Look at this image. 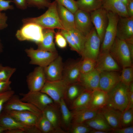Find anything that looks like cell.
I'll use <instances>...</instances> for the list:
<instances>
[{
	"label": "cell",
	"mask_w": 133,
	"mask_h": 133,
	"mask_svg": "<svg viewBox=\"0 0 133 133\" xmlns=\"http://www.w3.org/2000/svg\"><path fill=\"white\" fill-rule=\"evenodd\" d=\"M57 4V2L55 0L51 2L48 10L44 14L38 17L23 19L22 20L23 24L33 23L43 29H65L58 15Z\"/></svg>",
	"instance_id": "6da1fadb"
},
{
	"label": "cell",
	"mask_w": 133,
	"mask_h": 133,
	"mask_svg": "<svg viewBox=\"0 0 133 133\" xmlns=\"http://www.w3.org/2000/svg\"><path fill=\"white\" fill-rule=\"evenodd\" d=\"M108 94L107 106L123 112L129 103V86L120 82Z\"/></svg>",
	"instance_id": "7a4b0ae2"
},
{
	"label": "cell",
	"mask_w": 133,
	"mask_h": 133,
	"mask_svg": "<svg viewBox=\"0 0 133 133\" xmlns=\"http://www.w3.org/2000/svg\"><path fill=\"white\" fill-rule=\"evenodd\" d=\"M119 66L122 68L133 66L132 57L127 43L116 37L109 50Z\"/></svg>",
	"instance_id": "3957f363"
},
{
	"label": "cell",
	"mask_w": 133,
	"mask_h": 133,
	"mask_svg": "<svg viewBox=\"0 0 133 133\" xmlns=\"http://www.w3.org/2000/svg\"><path fill=\"white\" fill-rule=\"evenodd\" d=\"M43 29L36 23H27L17 31L16 36L19 41H31L37 44L43 39Z\"/></svg>",
	"instance_id": "277c9868"
},
{
	"label": "cell",
	"mask_w": 133,
	"mask_h": 133,
	"mask_svg": "<svg viewBox=\"0 0 133 133\" xmlns=\"http://www.w3.org/2000/svg\"><path fill=\"white\" fill-rule=\"evenodd\" d=\"M68 85L62 79L54 81L46 80L40 91L50 97L56 104L65 97Z\"/></svg>",
	"instance_id": "5b68a950"
},
{
	"label": "cell",
	"mask_w": 133,
	"mask_h": 133,
	"mask_svg": "<svg viewBox=\"0 0 133 133\" xmlns=\"http://www.w3.org/2000/svg\"><path fill=\"white\" fill-rule=\"evenodd\" d=\"M107 12L108 23L100 52L109 51L116 37L117 26L119 17L111 12Z\"/></svg>",
	"instance_id": "8992f818"
},
{
	"label": "cell",
	"mask_w": 133,
	"mask_h": 133,
	"mask_svg": "<svg viewBox=\"0 0 133 133\" xmlns=\"http://www.w3.org/2000/svg\"><path fill=\"white\" fill-rule=\"evenodd\" d=\"M101 41L94 27L86 36L83 51V58H88L96 61L100 53Z\"/></svg>",
	"instance_id": "52a82bcc"
},
{
	"label": "cell",
	"mask_w": 133,
	"mask_h": 133,
	"mask_svg": "<svg viewBox=\"0 0 133 133\" xmlns=\"http://www.w3.org/2000/svg\"><path fill=\"white\" fill-rule=\"evenodd\" d=\"M25 51L30 58V64L36 65L43 67L48 66L58 55L57 52H52L31 48Z\"/></svg>",
	"instance_id": "ba28073f"
},
{
	"label": "cell",
	"mask_w": 133,
	"mask_h": 133,
	"mask_svg": "<svg viewBox=\"0 0 133 133\" xmlns=\"http://www.w3.org/2000/svg\"><path fill=\"white\" fill-rule=\"evenodd\" d=\"M20 94L22 96L21 100L32 104L42 111L54 102L48 95L40 91H29L26 93Z\"/></svg>",
	"instance_id": "9c48e42d"
},
{
	"label": "cell",
	"mask_w": 133,
	"mask_h": 133,
	"mask_svg": "<svg viewBox=\"0 0 133 133\" xmlns=\"http://www.w3.org/2000/svg\"><path fill=\"white\" fill-rule=\"evenodd\" d=\"M3 110L27 111L39 117L42 114V111L32 104L22 101L18 96L15 94L5 103Z\"/></svg>",
	"instance_id": "30bf717a"
},
{
	"label": "cell",
	"mask_w": 133,
	"mask_h": 133,
	"mask_svg": "<svg viewBox=\"0 0 133 133\" xmlns=\"http://www.w3.org/2000/svg\"><path fill=\"white\" fill-rule=\"evenodd\" d=\"M107 11L101 7L90 13L91 22L102 43L107 27L108 19Z\"/></svg>",
	"instance_id": "8fae6325"
},
{
	"label": "cell",
	"mask_w": 133,
	"mask_h": 133,
	"mask_svg": "<svg viewBox=\"0 0 133 133\" xmlns=\"http://www.w3.org/2000/svg\"><path fill=\"white\" fill-rule=\"evenodd\" d=\"M116 37L127 43H133V17H119L117 26Z\"/></svg>",
	"instance_id": "7c38bea8"
},
{
	"label": "cell",
	"mask_w": 133,
	"mask_h": 133,
	"mask_svg": "<svg viewBox=\"0 0 133 133\" xmlns=\"http://www.w3.org/2000/svg\"><path fill=\"white\" fill-rule=\"evenodd\" d=\"M95 69L100 73L105 71H118L120 70V66L109 51L100 52Z\"/></svg>",
	"instance_id": "4fadbf2b"
},
{
	"label": "cell",
	"mask_w": 133,
	"mask_h": 133,
	"mask_svg": "<svg viewBox=\"0 0 133 133\" xmlns=\"http://www.w3.org/2000/svg\"><path fill=\"white\" fill-rule=\"evenodd\" d=\"M46 81L44 67L39 66L36 67L27 77L26 82L29 91H40Z\"/></svg>",
	"instance_id": "5bb4252c"
},
{
	"label": "cell",
	"mask_w": 133,
	"mask_h": 133,
	"mask_svg": "<svg viewBox=\"0 0 133 133\" xmlns=\"http://www.w3.org/2000/svg\"><path fill=\"white\" fill-rule=\"evenodd\" d=\"M74 15L75 28L86 36L94 27L91 21L90 13L78 9Z\"/></svg>",
	"instance_id": "9a60e30c"
},
{
	"label": "cell",
	"mask_w": 133,
	"mask_h": 133,
	"mask_svg": "<svg viewBox=\"0 0 133 133\" xmlns=\"http://www.w3.org/2000/svg\"><path fill=\"white\" fill-rule=\"evenodd\" d=\"M44 69L46 80L54 81L62 79L63 68L62 57L58 55Z\"/></svg>",
	"instance_id": "2e32d148"
},
{
	"label": "cell",
	"mask_w": 133,
	"mask_h": 133,
	"mask_svg": "<svg viewBox=\"0 0 133 133\" xmlns=\"http://www.w3.org/2000/svg\"><path fill=\"white\" fill-rule=\"evenodd\" d=\"M116 71H105L100 73L99 88L109 92L120 82V75Z\"/></svg>",
	"instance_id": "e0dca14e"
},
{
	"label": "cell",
	"mask_w": 133,
	"mask_h": 133,
	"mask_svg": "<svg viewBox=\"0 0 133 133\" xmlns=\"http://www.w3.org/2000/svg\"><path fill=\"white\" fill-rule=\"evenodd\" d=\"M100 72L95 69L87 73H81L79 82L85 89L93 91L99 89Z\"/></svg>",
	"instance_id": "ac0fdd59"
},
{
	"label": "cell",
	"mask_w": 133,
	"mask_h": 133,
	"mask_svg": "<svg viewBox=\"0 0 133 133\" xmlns=\"http://www.w3.org/2000/svg\"><path fill=\"white\" fill-rule=\"evenodd\" d=\"M99 112L113 130L122 128L120 120L122 112L107 106L101 109Z\"/></svg>",
	"instance_id": "d6986e66"
},
{
	"label": "cell",
	"mask_w": 133,
	"mask_h": 133,
	"mask_svg": "<svg viewBox=\"0 0 133 133\" xmlns=\"http://www.w3.org/2000/svg\"><path fill=\"white\" fill-rule=\"evenodd\" d=\"M80 62L73 63L63 68L62 79L68 85L79 82L81 74Z\"/></svg>",
	"instance_id": "ffe728a7"
},
{
	"label": "cell",
	"mask_w": 133,
	"mask_h": 133,
	"mask_svg": "<svg viewBox=\"0 0 133 133\" xmlns=\"http://www.w3.org/2000/svg\"><path fill=\"white\" fill-rule=\"evenodd\" d=\"M101 7L107 12H111L120 17H129L127 6L120 0H102Z\"/></svg>",
	"instance_id": "44dd1931"
},
{
	"label": "cell",
	"mask_w": 133,
	"mask_h": 133,
	"mask_svg": "<svg viewBox=\"0 0 133 133\" xmlns=\"http://www.w3.org/2000/svg\"><path fill=\"white\" fill-rule=\"evenodd\" d=\"M108 98V93L107 92L99 88L93 90L87 108L99 110L107 106Z\"/></svg>",
	"instance_id": "7402d4cb"
},
{
	"label": "cell",
	"mask_w": 133,
	"mask_h": 133,
	"mask_svg": "<svg viewBox=\"0 0 133 133\" xmlns=\"http://www.w3.org/2000/svg\"><path fill=\"white\" fill-rule=\"evenodd\" d=\"M42 112L58 133H65L60 128V116L57 108L55 105L53 104L49 105Z\"/></svg>",
	"instance_id": "603a6c76"
},
{
	"label": "cell",
	"mask_w": 133,
	"mask_h": 133,
	"mask_svg": "<svg viewBox=\"0 0 133 133\" xmlns=\"http://www.w3.org/2000/svg\"><path fill=\"white\" fill-rule=\"evenodd\" d=\"M57 9L59 19L65 29L68 30L75 28L74 14L57 2Z\"/></svg>",
	"instance_id": "cb8c5ba5"
},
{
	"label": "cell",
	"mask_w": 133,
	"mask_h": 133,
	"mask_svg": "<svg viewBox=\"0 0 133 133\" xmlns=\"http://www.w3.org/2000/svg\"><path fill=\"white\" fill-rule=\"evenodd\" d=\"M55 33L54 29H43V39L37 44V49L51 52H57L53 42Z\"/></svg>",
	"instance_id": "d4e9b609"
},
{
	"label": "cell",
	"mask_w": 133,
	"mask_h": 133,
	"mask_svg": "<svg viewBox=\"0 0 133 133\" xmlns=\"http://www.w3.org/2000/svg\"><path fill=\"white\" fill-rule=\"evenodd\" d=\"M0 126L6 130L15 129H24L25 130V133L27 130L30 127L25 126L19 123L3 110L0 114Z\"/></svg>",
	"instance_id": "484cf974"
},
{
	"label": "cell",
	"mask_w": 133,
	"mask_h": 133,
	"mask_svg": "<svg viewBox=\"0 0 133 133\" xmlns=\"http://www.w3.org/2000/svg\"><path fill=\"white\" fill-rule=\"evenodd\" d=\"M83 123L93 129L108 132L113 130L99 111L95 117Z\"/></svg>",
	"instance_id": "4316f807"
},
{
	"label": "cell",
	"mask_w": 133,
	"mask_h": 133,
	"mask_svg": "<svg viewBox=\"0 0 133 133\" xmlns=\"http://www.w3.org/2000/svg\"><path fill=\"white\" fill-rule=\"evenodd\" d=\"M92 91L84 89L80 95L71 102V109L76 111L87 108Z\"/></svg>",
	"instance_id": "83f0119b"
},
{
	"label": "cell",
	"mask_w": 133,
	"mask_h": 133,
	"mask_svg": "<svg viewBox=\"0 0 133 133\" xmlns=\"http://www.w3.org/2000/svg\"><path fill=\"white\" fill-rule=\"evenodd\" d=\"M99 110L87 108L73 111L72 123H83L95 117Z\"/></svg>",
	"instance_id": "f1b7e54d"
},
{
	"label": "cell",
	"mask_w": 133,
	"mask_h": 133,
	"mask_svg": "<svg viewBox=\"0 0 133 133\" xmlns=\"http://www.w3.org/2000/svg\"><path fill=\"white\" fill-rule=\"evenodd\" d=\"M76 2L78 9L89 13L102 6V1L100 0H78Z\"/></svg>",
	"instance_id": "f546056e"
},
{
	"label": "cell",
	"mask_w": 133,
	"mask_h": 133,
	"mask_svg": "<svg viewBox=\"0 0 133 133\" xmlns=\"http://www.w3.org/2000/svg\"><path fill=\"white\" fill-rule=\"evenodd\" d=\"M36 126L41 133H58L42 112L38 118Z\"/></svg>",
	"instance_id": "4dcf8cb0"
},
{
	"label": "cell",
	"mask_w": 133,
	"mask_h": 133,
	"mask_svg": "<svg viewBox=\"0 0 133 133\" xmlns=\"http://www.w3.org/2000/svg\"><path fill=\"white\" fill-rule=\"evenodd\" d=\"M59 105L60 107L63 123L65 127L69 128L71 124L72 113L68 109L64 98L61 99Z\"/></svg>",
	"instance_id": "1f68e13d"
},
{
	"label": "cell",
	"mask_w": 133,
	"mask_h": 133,
	"mask_svg": "<svg viewBox=\"0 0 133 133\" xmlns=\"http://www.w3.org/2000/svg\"><path fill=\"white\" fill-rule=\"evenodd\" d=\"M67 30L73 39L81 54L83 50L86 36L75 28Z\"/></svg>",
	"instance_id": "d6a6232c"
},
{
	"label": "cell",
	"mask_w": 133,
	"mask_h": 133,
	"mask_svg": "<svg viewBox=\"0 0 133 133\" xmlns=\"http://www.w3.org/2000/svg\"><path fill=\"white\" fill-rule=\"evenodd\" d=\"M84 89L79 82H76L68 85L65 97L71 102L77 98Z\"/></svg>",
	"instance_id": "836d02e7"
},
{
	"label": "cell",
	"mask_w": 133,
	"mask_h": 133,
	"mask_svg": "<svg viewBox=\"0 0 133 133\" xmlns=\"http://www.w3.org/2000/svg\"><path fill=\"white\" fill-rule=\"evenodd\" d=\"M96 61L88 58H84L81 60L80 69L81 73L89 72L95 69Z\"/></svg>",
	"instance_id": "e575fe53"
},
{
	"label": "cell",
	"mask_w": 133,
	"mask_h": 133,
	"mask_svg": "<svg viewBox=\"0 0 133 133\" xmlns=\"http://www.w3.org/2000/svg\"><path fill=\"white\" fill-rule=\"evenodd\" d=\"M120 75V82L125 85L129 86L133 82V66L122 68Z\"/></svg>",
	"instance_id": "d590c367"
},
{
	"label": "cell",
	"mask_w": 133,
	"mask_h": 133,
	"mask_svg": "<svg viewBox=\"0 0 133 133\" xmlns=\"http://www.w3.org/2000/svg\"><path fill=\"white\" fill-rule=\"evenodd\" d=\"M133 122V108L125 110L122 113L120 123L122 127L132 125Z\"/></svg>",
	"instance_id": "8d00e7d4"
},
{
	"label": "cell",
	"mask_w": 133,
	"mask_h": 133,
	"mask_svg": "<svg viewBox=\"0 0 133 133\" xmlns=\"http://www.w3.org/2000/svg\"><path fill=\"white\" fill-rule=\"evenodd\" d=\"M16 71V68L9 66H4L0 63V81H8Z\"/></svg>",
	"instance_id": "74e56055"
},
{
	"label": "cell",
	"mask_w": 133,
	"mask_h": 133,
	"mask_svg": "<svg viewBox=\"0 0 133 133\" xmlns=\"http://www.w3.org/2000/svg\"><path fill=\"white\" fill-rule=\"evenodd\" d=\"M69 132L71 133H88L92 129L85 124L72 123Z\"/></svg>",
	"instance_id": "f35d334b"
},
{
	"label": "cell",
	"mask_w": 133,
	"mask_h": 133,
	"mask_svg": "<svg viewBox=\"0 0 133 133\" xmlns=\"http://www.w3.org/2000/svg\"><path fill=\"white\" fill-rule=\"evenodd\" d=\"M74 14L78 9L76 1L74 0H55Z\"/></svg>",
	"instance_id": "ab89813d"
},
{
	"label": "cell",
	"mask_w": 133,
	"mask_h": 133,
	"mask_svg": "<svg viewBox=\"0 0 133 133\" xmlns=\"http://www.w3.org/2000/svg\"><path fill=\"white\" fill-rule=\"evenodd\" d=\"M28 6L39 9L48 8L51 3L50 0H27Z\"/></svg>",
	"instance_id": "60d3db41"
},
{
	"label": "cell",
	"mask_w": 133,
	"mask_h": 133,
	"mask_svg": "<svg viewBox=\"0 0 133 133\" xmlns=\"http://www.w3.org/2000/svg\"><path fill=\"white\" fill-rule=\"evenodd\" d=\"M60 30V33L65 38L71 49L80 54L79 51L75 42L68 31L65 29Z\"/></svg>",
	"instance_id": "b9f144b4"
},
{
	"label": "cell",
	"mask_w": 133,
	"mask_h": 133,
	"mask_svg": "<svg viewBox=\"0 0 133 133\" xmlns=\"http://www.w3.org/2000/svg\"><path fill=\"white\" fill-rule=\"evenodd\" d=\"M14 91L11 90L0 93V114L2 111L4 105L14 94Z\"/></svg>",
	"instance_id": "7bdbcfd3"
},
{
	"label": "cell",
	"mask_w": 133,
	"mask_h": 133,
	"mask_svg": "<svg viewBox=\"0 0 133 133\" xmlns=\"http://www.w3.org/2000/svg\"><path fill=\"white\" fill-rule=\"evenodd\" d=\"M55 42L57 46L59 48L64 49L67 45V42L64 37L60 32L55 33Z\"/></svg>",
	"instance_id": "ee69618b"
},
{
	"label": "cell",
	"mask_w": 133,
	"mask_h": 133,
	"mask_svg": "<svg viewBox=\"0 0 133 133\" xmlns=\"http://www.w3.org/2000/svg\"><path fill=\"white\" fill-rule=\"evenodd\" d=\"M13 2V0H0V12L8 10H13L14 6L11 5V2Z\"/></svg>",
	"instance_id": "f6af8a7d"
},
{
	"label": "cell",
	"mask_w": 133,
	"mask_h": 133,
	"mask_svg": "<svg viewBox=\"0 0 133 133\" xmlns=\"http://www.w3.org/2000/svg\"><path fill=\"white\" fill-rule=\"evenodd\" d=\"M129 98L128 104L127 107L125 110L131 108H133V82L129 86Z\"/></svg>",
	"instance_id": "bcb514c9"
},
{
	"label": "cell",
	"mask_w": 133,
	"mask_h": 133,
	"mask_svg": "<svg viewBox=\"0 0 133 133\" xmlns=\"http://www.w3.org/2000/svg\"><path fill=\"white\" fill-rule=\"evenodd\" d=\"M111 132L114 133H133V125L113 129Z\"/></svg>",
	"instance_id": "7dc6e473"
},
{
	"label": "cell",
	"mask_w": 133,
	"mask_h": 133,
	"mask_svg": "<svg viewBox=\"0 0 133 133\" xmlns=\"http://www.w3.org/2000/svg\"><path fill=\"white\" fill-rule=\"evenodd\" d=\"M11 81H0V93L11 90L10 85Z\"/></svg>",
	"instance_id": "c3c4849f"
},
{
	"label": "cell",
	"mask_w": 133,
	"mask_h": 133,
	"mask_svg": "<svg viewBox=\"0 0 133 133\" xmlns=\"http://www.w3.org/2000/svg\"><path fill=\"white\" fill-rule=\"evenodd\" d=\"M7 17L6 14L0 12V30L3 29L7 27Z\"/></svg>",
	"instance_id": "681fc988"
},
{
	"label": "cell",
	"mask_w": 133,
	"mask_h": 133,
	"mask_svg": "<svg viewBox=\"0 0 133 133\" xmlns=\"http://www.w3.org/2000/svg\"><path fill=\"white\" fill-rule=\"evenodd\" d=\"M13 0L16 7L19 9L25 10L28 6L27 0Z\"/></svg>",
	"instance_id": "f907efd6"
},
{
	"label": "cell",
	"mask_w": 133,
	"mask_h": 133,
	"mask_svg": "<svg viewBox=\"0 0 133 133\" xmlns=\"http://www.w3.org/2000/svg\"><path fill=\"white\" fill-rule=\"evenodd\" d=\"M127 7L129 17H133V0L129 1Z\"/></svg>",
	"instance_id": "816d5d0a"
},
{
	"label": "cell",
	"mask_w": 133,
	"mask_h": 133,
	"mask_svg": "<svg viewBox=\"0 0 133 133\" xmlns=\"http://www.w3.org/2000/svg\"><path fill=\"white\" fill-rule=\"evenodd\" d=\"M25 130L20 129H15L8 130L5 131V133H25Z\"/></svg>",
	"instance_id": "f5cc1de1"
},
{
	"label": "cell",
	"mask_w": 133,
	"mask_h": 133,
	"mask_svg": "<svg viewBox=\"0 0 133 133\" xmlns=\"http://www.w3.org/2000/svg\"><path fill=\"white\" fill-rule=\"evenodd\" d=\"M109 132L100 130L92 129L90 132V133H108Z\"/></svg>",
	"instance_id": "db71d44e"
},
{
	"label": "cell",
	"mask_w": 133,
	"mask_h": 133,
	"mask_svg": "<svg viewBox=\"0 0 133 133\" xmlns=\"http://www.w3.org/2000/svg\"><path fill=\"white\" fill-rule=\"evenodd\" d=\"M124 3L127 6L128 4L129 1L128 0H120Z\"/></svg>",
	"instance_id": "11a10c76"
},
{
	"label": "cell",
	"mask_w": 133,
	"mask_h": 133,
	"mask_svg": "<svg viewBox=\"0 0 133 133\" xmlns=\"http://www.w3.org/2000/svg\"><path fill=\"white\" fill-rule=\"evenodd\" d=\"M6 130V129L0 126V133H3Z\"/></svg>",
	"instance_id": "9f6ffc18"
},
{
	"label": "cell",
	"mask_w": 133,
	"mask_h": 133,
	"mask_svg": "<svg viewBox=\"0 0 133 133\" xmlns=\"http://www.w3.org/2000/svg\"><path fill=\"white\" fill-rule=\"evenodd\" d=\"M3 51V47L0 39V53Z\"/></svg>",
	"instance_id": "6f0895ef"
},
{
	"label": "cell",
	"mask_w": 133,
	"mask_h": 133,
	"mask_svg": "<svg viewBox=\"0 0 133 133\" xmlns=\"http://www.w3.org/2000/svg\"><path fill=\"white\" fill-rule=\"evenodd\" d=\"M129 1H131V0H128Z\"/></svg>",
	"instance_id": "680465c9"
},
{
	"label": "cell",
	"mask_w": 133,
	"mask_h": 133,
	"mask_svg": "<svg viewBox=\"0 0 133 133\" xmlns=\"http://www.w3.org/2000/svg\"><path fill=\"white\" fill-rule=\"evenodd\" d=\"M101 0V1H102V0Z\"/></svg>",
	"instance_id": "91938a15"
}]
</instances>
